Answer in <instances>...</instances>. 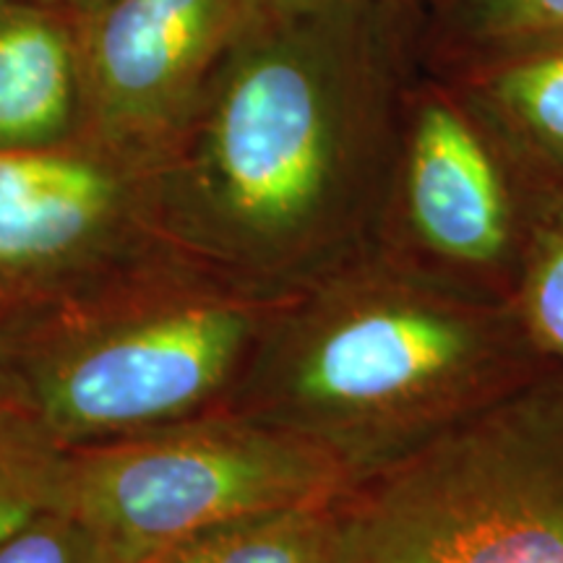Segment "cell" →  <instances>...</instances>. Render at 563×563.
<instances>
[{
    "label": "cell",
    "instance_id": "obj_1",
    "mask_svg": "<svg viewBox=\"0 0 563 563\" xmlns=\"http://www.w3.org/2000/svg\"><path fill=\"white\" fill-rule=\"evenodd\" d=\"M418 45L407 0H264L152 167L162 241L269 298L371 251Z\"/></svg>",
    "mask_w": 563,
    "mask_h": 563
},
{
    "label": "cell",
    "instance_id": "obj_2",
    "mask_svg": "<svg viewBox=\"0 0 563 563\" xmlns=\"http://www.w3.org/2000/svg\"><path fill=\"white\" fill-rule=\"evenodd\" d=\"M545 371L511 302L373 245L279 302L222 410L311 443L355 485Z\"/></svg>",
    "mask_w": 563,
    "mask_h": 563
},
{
    "label": "cell",
    "instance_id": "obj_3",
    "mask_svg": "<svg viewBox=\"0 0 563 563\" xmlns=\"http://www.w3.org/2000/svg\"><path fill=\"white\" fill-rule=\"evenodd\" d=\"M282 300L157 243L0 323L11 407L63 449L217 410Z\"/></svg>",
    "mask_w": 563,
    "mask_h": 563
},
{
    "label": "cell",
    "instance_id": "obj_4",
    "mask_svg": "<svg viewBox=\"0 0 563 563\" xmlns=\"http://www.w3.org/2000/svg\"><path fill=\"white\" fill-rule=\"evenodd\" d=\"M350 563H563V371L342 496Z\"/></svg>",
    "mask_w": 563,
    "mask_h": 563
},
{
    "label": "cell",
    "instance_id": "obj_5",
    "mask_svg": "<svg viewBox=\"0 0 563 563\" xmlns=\"http://www.w3.org/2000/svg\"><path fill=\"white\" fill-rule=\"evenodd\" d=\"M350 488L311 443L217 407L66 449L60 509L100 534L118 563H144L209 527Z\"/></svg>",
    "mask_w": 563,
    "mask_h": 563
},
{
    "label": "cell",
    "instance_id": "obj_6",
    "mask_svg": "<svg viewBox=\"0 0 563 563\" xmlns=\"http://www.w3.org/2000/svg\"><path fill=\"white\" fill-rule=\"evenodd\" d=\"M540 196L452 84L415 76L376 249L456 290L511 302Z\"/></svg>",
    "mask_w": 563,
    "mask_h": 563
},
{
    "label": "cell",
    "instance_id": "obj_7",
    "mask_svg": "<svg viewBox=\"0 0 563 563\" xmlns=\"http://www.w3.org/2000/svg\"><path fill=\"white\" fill-rule=\"evenodd\" d=\"M157 243L150 167L87 136L0 150V323Z\"/></svg>",
    "mask_w": 563,
    "mask_h": 563
},
{
    "label": "cell",
    "instance_id": "obj_8",
    "mask_svg": "<svg viewBox=\"0 0 563 563\" xmlns=\"http://www.w3.org/2000/svg\"><path fill=\"white\" fill-rule=\"evenodd\" d=\"M262 3L108 0L84 16L81 136L152 170Z\"/></svg>",
    "mask_w": 563,
    "mask_h": 563
},
{
    "label": "cell",
    "instance_id": "obj_9",
    "mask_svg": "<svg viewBox=\"0 0 563 563\" xmlns=\"http://www.w3.org/2000/svg\"><path fill=\"white\" fill-rule=\"evenodd\" d=\"M81 19L66 5L0 0V150L81 136Z\"/></svg>",
    "mask_w": 563,
    "mask_h": 563
},
{
    "label": "cell",
    "instance_id": "obj_10",
    "mask_svg": "<svg viewBox=\"0 0 563 563\" xmlns=\"http://www.w3.org/2000/svg\"><path fill=\"white\" fill-rule=\"evenodd\" d=\"M439 76L460 91L534 191L563 186V40Z\"/></svg>",
    "mask_w": 563,
    "mask_h": 563
},
{
    "label": "cell",
    "instance_id": "obj_11",
    "mask_svg": "<svg viewBox=\"0 0 563 563\" xmlns=\"http://www.w3.org/2000/svg\"><path fill=\"white\" fill-rule=\"evenodd\" d=\"M342 496L209 527L144 563H350Z\"/></svg>",
    "mask_w": 563,
    "mask_h": 563
},
{
    "label": "cell",
    "instance_id": "obj_12",
    "mask_svg": "<svg viewBox=\"0 0 563 563\" xmlns=\"http://www.w3.org/2000/svg\"><path fill=\"white\" fill-rule=\"evenodd\" d=\"M433 74L563 40V0H412Z\"/></svg>",
    "mask_w": 563,
    "mask_h": 563
},
{
    "label": "cell",
    "instance_id": "obj_13",
    "mask_svg": "<svg viewBox=\"0 0 563 563\" xmlns=\"http://www.w3.org/2000/svg\"><path fill=\"white\" fill-rule=\"evenodd\" d=\"M511 308L548 368L563 371V186L540 196Z\"/></svg>",
    "mask_w": 563,
    "mask_h": 563
},
{
    "label": "cell",
    "instance_id": "obj_14",
    "mask_svg": "<svg viewBox=\"0 0 563 563\" xmlns=\"http://www.w3.org/2000/svg\"><path fill=\"white\" fill-rule=\"evenodd\" d=\"M66 449L24 415H0V545L42 514L60 509Z\"/></svg>",
    "mask_w": 563,
    "mask_h": 563
},
{
    "label": "cell",
    "instance_id": "obj_15",
    "mask_svg": "<svg viewBox=\"0 0 563 563\" xmlns=\"http://www.w3.org/2000/svg\"><path fill=\"white\" fill-rule=\"evenodd\" d=\"M0 563H118V559L76 514L53 509L0 545Z\"/></svg>",
    "mask_w": 563,
    "mask_h": 563
},
{
    "label": "cell",
    "instance_id": "obj_16",
    "mask_svg": "<svg viewBox=\"0 0 563 563\" xmlns=\"http://www.w3.org/2000/svg\"><path fill=\"white\" fill-rule=\"evenodd\" d=\"M104 3H108V0H63V5H66L68 11H74L79 19L89 16V13H95Z\"/></svg>",
    "mask_w": 563,
    "mask_h": 563
},
{
    "label": "cell",
    "instance_id": "obj_17",
    "mask_svg": "<svg viewBox=\"0 0 563 563\" xmlns=\"http://www.w3.org/2000/svg\"><path fill=\"white\" fill-rule=\"evenodd\" d=\"M9 412H16L11 407V399H9V389H5V378H3V371H0V415H9Z\"/></svg>",
    "mask_w": 563,
    "mask_h": 563
},
{
    "label": "cell",
    "instance_id": "obj_18",
    "mask_svg": "<svg viewBox=\"0 0 563 563\" xmlns=\"http://www.w3.org/2000/svg\"><path fill=\"white\" fill-rule=\"evenodd\" d=\"M34 3H55V5H63V0H34Z\"/></svg>",
    "mask_w": 563,
    "mask_h": 563
},
{
    "label": "cell",
    "instance_id": "obj_19",
    "mask_svg": "<svg viewBox=\"0 0 563 563\" xmlns=\"http://www.w3.org/2000/svg\"><path fill=\"white\" fill-rule=\"evenodd\" d=\"M407 3H412V0H407Z\"/></svg>",
    "mask_w": 563,
    "mask_h": 563
}]
</instances>
